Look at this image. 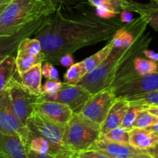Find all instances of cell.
I'll use <instances>...</instances> for the list:
<instances>
[{
  "mask_svg": "<svg viewBox=\"0 0 158 158\" xmlns=\"http://www.w3.org/2000/svg\"><path fill=\"white\" fill-rule=\"evenodd\" d=\"M28 149L37 154H48L57 158H74L76 154L64 145L50 143L41 137H32Z\"/></svg>",
  "mask_w": 158,
  "mask_h": 158,
  "instance_id": "cell-14",
  "label": "cell"
},
{
  "mask_svg": "<svg viewBox=\"0 0 158 158\" xmlns=\"http://www.w3.org/2000/svg\"><path fill=\"white\" fill-rule=\"evenodd\" d=\"M131 158H150V157H149L147 154H145V152L143 153V154H139V155H137V156H135V157H133Z\"/></svg>",
  "mask_w": 158,
  "mask_h": 158,
  "instance_id": "cell-43",
  "label": "cell"
},
{
  "mask_svg": "<svg viewBox=\"0 0 158 158\" xmlns=\"http://www.w3.org/2000/svg\"><path fill=\"white\" fill-rule=\"evenodd\" d=\"M16 52L30 54V55H39L42 52V46L40 42L37 38L26 37L20 42Z\"/></svg>",
  "mask_w": 158,
  "mask_h": 158,
  "instance_id": "cell-25",
  "label": "cell"
},
{
  "mask_svg": "<svg viewBox=\"0 0 158 158\" xmlns=\"http://www.w3.org/2000/svg\"><path fill=\"white\" fill-rule=\"evenodd\" d=\"M74 158H75V157H74Z\"/></svg>",
  "mask_w": 158,
  "mask_h": 158,
  "instance_id": "cell-48",
  "label": "cell"
},
{
  "mask_svg": "<svg viewBox=\"0 0 158 158\" xmlns=\"http://www.w3.org/2000/svg\"><path fill=\"white\" fill-rule=\"evenodd\" d=\"M42 75L47 80H57L59 79V73L57 69L54 67V64L50 62H45L42 64Z\"/></svg>",
  "mask_w": 158,
  "mask_h": 158,
  "instance_id": "cell-32",
  "label": "cell"
},
{
  "mask_svg": "<svg viewBox=\"0 0 158 158\" xmlns=\"http://www.w3.org/2000/svg\"><path fill=\"white\" fill-rule=\"evenodd\" d=\"M123 25L118 19H102L93 14L67 15L60 7H56L33 35L40 42L45 62L58 65L65 54L111 40Z\"/></svg>",
  "mask_w": 158,
  "mask_h": 158,
  "instance_id": "cell-1",
  "label": "cell"
},
{
  "mask_svg": "<svg viewBox=\"0 0 158 158\" xmlns=\"http://www.w3.org/2000/svg\"><path fill=\"white\" fill-rule=\"evenodd\" d=\"M15 58L19 75H21L22 73L29 70L36 65L45 62L43 52L39 55H30V54L16 52Z\"/></svg>",
  "mask_w": 158,
  "mask_h": 158,
  "instance_id": "cell-22",
  "label": "cell"
},
{
  "mask_svg": "<svg viewBox=\"0 0 158 158\" xmlns=\"http://www.w3.org/2000/svg\"><path fill=\"white\" fill-rule=\"evenodd\" d=\"M111 88L117 98L158 90V73L139 76L131 69L116 80Z\"/></svg>",
  "mask_w": 158,
  "mask_h": 158,
  "instance_id": "cell-5",
  "label": "cell"
},
{
  "mask_svg": "<svg viewBox=\"0 0 158 158\" xmlns=\"http://www.w3.org/2000/svg\"><path fill=\"white\" fill-rule=\"evenodd\" d=\"M124 99H125L129 103H136L144 106H151V105L158 106V90L131 96Z\"/></svg>",
  "mask_w": 158,
  "mask_h": 158,
  "instance_id": "cell-26",
  "label": "cell"
},
{
  "mask_svg": "<svg viewBox=\"0 0 158 158\" xmlns=\"http://www.w3.org/2000/svg\"><path fill=\"white\" fill-rule=\"evenodd\" d=\"M0 158H6V157H5V156H3L2 154H0Z\"/></svg>",
  "mask_w": 158,
  "mask_h": 158,
  "instance_id": "cell-44",
  "label": "cell"
},
{
  "mask_svg": "<svg viewBox=\"0 0 158 158\" xmlns=\"http://www.w3.org/2000/svg\"><path fill=\"white\" fill-rule=\"evenodd\" d=\"M12 111L19 120L27 126L28 120L35 111L39 96L31 94L20 82V77L14 79L7 88Z\"/></svg>",
  "mask_w": 158,
  "mask_h": 158,
  "instance_id": "cell-6",
  "label": "cell"
},
{
  "mask_svg": "<svg viewBox=\"0 0 158 158\" xmlns=\"http://www.w3.org/2000/svg\"><path fill=\"white\" fill-rule=\"evenodd\" d=\"M150 1H153V2H158V0H150Z\"/></svg>",
  "mask_w": 158,
  "mask_h": 158,
  "instance_id": "cell-46",
  "label": "cell"
},
{
  "mask_svg": "<svg viewBox=\"0 0 158 158\" xmlns=\"http://www.w3.org/2000/svg\"><path fill=\"white\" fill-rule=\"evenodd\" d=\"M9 1L10 0H0V12L3 10V9L6 7V6Z\"/></svg>",
  "mask_w": 158,
  "mask_h": 158,
  "instance_id": "cell-42",
  "label": "cell"
},
{
  "mask_svg": "<svg viewBox=\"0 0 158 158\" xmlns=\"http://www.w3.org/2000/svg\"><path fill=\"white\" fill-rule=\"evenodd\" d=\"M42 64L39 63L20 75L23 86L34 96L42 95Z\"/></svg>",
  "mask_w": 158,
  "mask_h": 158,
  "instance_id": "cell-19",
  "label": "cell"
},
{
  "mask_svg": "<svg viewBox=\"0 0 158 158\" xmlns=\"http://www.w3.org/2000/svg\"><path fill=\"white\" fill-rule=\"evenodd\" d=\"M27 127L31 133V139L33 137H41L50 143L64 145L63 138L66 126L56 123L37 110L28 120Z\"/></svg>",
  "mask_w": 158,
  "mask_h": 158,
  "instance_id": "cell-9",
  "label": "cell"
},
{
  "mask_svg": "<svg viewBox=\"0 0 158 158\" xmlns=\"http://www.w3.org/2000/svg\"><path fill=\"white\" fill-rule=\"evenodd\" d=\"M90 149L100 151L110 158H131L144 153L143 151L136 149L129 144L107 140L102 135Z\"/></svg>",
  "mask_w": 158,
  "mask_h": 158,
  "instance_id": "cell-13",
  "label": "cell"
},
{
  "mask_svg": "<svg viewBox=\"0 0 158 158\" xmlns=\"http://www.w3.org/2000/svg\"><path fill=\"white\" fill-rule=\"evenodd\" d=\"M63 83L59 79L47 80L42 86V94H54L58 92L62 87Z\"/></svg>",
  "mask_w": 158,
  "mask_h": 158,
  "instance_id": "cell-31",
  "label": "cell"
},
{
  "mask_svg": "<svg viewBox=\"0 0 158 158\" xmlns=\"http://www.w3.org/2000/svg\"><path fill=\"white\" fill-rule=\"evenodd\" d=\"M156 63H157V69H156V73H158V62H156Z\"/></svg>",
  "mask_w": 158,
  "mask_h": 158,
  "instance_id": "cell-45",
  "label": "cell"
},
{
  "mask_svg": "<svg viewBox=\"0 0 158 158\" xmlns=\"http://www.w3.org/2000/svg\"><path fill=\"white\" fill-rule=\"evenodd\" d=\"M27 150L20 137L0 133V154L6 158H28Z\"/></svg>",
  "mask_w": 158,
  "mask_h": 158,
  "instance_id": "cell-16",
  "label": "cell"
},
{
  "mask_svg": "<svg viewBox=\"0 0 158 158\" xmlns=\"http://www.w3.org/2000/svg\"><path fill=\"white\" fill-rule=\"evenodd\" d=\"M151 40L149 33H143L129 47L113 48L105 60L94 70L85 74L78 84L86 88L91 94L111 88L116 80L133 69V60L143 54Z\"/></svg>",
  "mask_w": 158,
  "mask_h": 158,
  "instance_id": "cell-2",
  "label": "cell"
},
{
  "mask_svg": "<svg viewBox=\"0 0 158 158\" xmlns=\"http://www.w3.org/2000/svg\"><path fill=\"white\" fill-rule=\"evenodd\" d=\"M35 110L56 123L64 126L68 124L74 114L72 110L68 105L59 102L44 100L40 96L38 97L35 105Z\"/></svg>",
  "mask_w": 158,
  "mask_h": 158,
  "instance_id": "cell-12",
  "label": "cell"
},
{
  "mask_svg": "<svg viewBox=\"0 0 158 158\" xmlns=\"http://www.w3.org/2000/svg\"><path fill=\"white\" fill-rule=\"evenodd\" d=\"M122 9L136 12L147 20L155 31H158V2L150 1L149 3H139L133 0H122Z\"/></svg>",
  "mask_w": 158,
  "mask_h": 158,
  "instance_id": "cell-15",
  "label": "cell"
},
{
  "mask_svg": "<svg viewBox=\"0 0 158 158\" xmlns=\"http://www.w3.org/2000/svg\"><path fill=\"white\" fill-rule=\"evenodd\" d=\"M52 0H10L0 12V36L19 32L33 20L52 14Z\"/></svg>",
  "mask_w": 158,
  "mask_h": 158,
  "instance_id": "cell-3",
  "label": "cell"
},
{
  "mask_svg": "<svg viewBox=\"0 0 158 158\" xmlns=\"http://www.w3.org/2000/svg\"><path fill=\"white\" fill-rule=\"evenodd\" d=\"M119 20L122 22L123 24H126V23H131L133 20V14H132L131 11H129L127 9H123L119 13Z\"/></svg>",
  "mask_w": 158,
  "mask_h": 158,
  "instance_id": "cell-36",
  "label": "cell"
},
{
  "mask_svg": "<svg viewBox=\"0 0 158 158\" xmlns=\"http://www.w3.org/2000/svg\"><path fill=\"white\" fill-rule=\"evenodd\" d=\"M85 73L81 62L74 63L69 67L64 75V83L68 84H78Z\"/></svg>",
  "mask_w": 158,
  "mask_h": 158,
  "instance_id": "cell-27",
  "label": "cell"
},
{
  "mask_svg": "<svg viewBox=\"0 0 158 158\" xmlns=\"http://www.w3.org/2000/svg\"><path fill=\"white\" fill-rule=\"evenodd\" d=\"M101 126L80 114H74L65 127L63 143L74 153L89 150L100 138Z\"/></svg>",
  "mask_w": 158,
  "mask_h": 158,
  "instance_id": "cell-4",
  "label": "cell"
},
{
  "mask_svg": "<svg viewBox=\"0 0 158 158\" xmlns=\"http://www.w3.org/2000/svg\"><path fill=\"white\" fill-rule=\"evenodd\" d=\"M158 121V117L153 115L146 109L143 110L138 115L135 122L134 127L136 128H149Z\"/></svg>",
  "mask_w": 158,
  "mask_h": 158,
  "instance_id": "cell-29",
  "label": "cell"
},
{
  "mask_svg": "<svg viewBox=\"0 0 158 158\" xmlns=\"http://www.w3.org/2000/svg\"><path fill=\"white\" fill-rule=\"evenodd\" d=\"M75 158H110L100 151L95 150H86L76 153Z\"/></svg>",
  "mask_w": 158,
  "mask_h": 158,
  "instance_id": "cell-33",
  "label": "cell"
},
{
  "mask_svg": "<svg viewBox=\"0 0 158 158\" xmlns=\"http://www.w3.org/2000/svg\"><path fill=\"white\" fill-rule=\"evenodd\" d=\"M143 54L147 57V59L150 60H153V61L158 62V52H154L153 50H150V49H144Z\"/></svg>",
  "mask_w": 158,
  "mask_h": 158,
  "instance_id": "cell-37",
  "label": "cell"
},
{
  "mask_svg": "<svg viewBox=\"0 0 158 158\" xmlns=\"http://www.w3.org/2000/svg\"><path fill=\"white\" fill-rule=\"evenodd\" d=\"M144 109H145V106H142V105L129 103V106L124 115L121 126L128 131L133 129L134 127L135 122H136L138 115Z\"/></svg>",
  "mask_w": 158,
  "mask_h": 158,
  "instance_id": "cell-24",
  "label": "cell"
},
{
  "mask_svg": "<svg viewBox=\"0 0 158 158\" xmlns=\"http://www.w3.org/2000/svg\"><path fill=\"white\" fill-rule=\"evenodd\" d=\"M19 77L14 55L6 57L0 63V94L7 89L14 79Z\"/></svg>",
  "mask_w": 158,
  "mask_h": 158,
  "instance_id": "cell-20",
  "label": "cell"
},
{
  "mask_svg": "<svg viewBox=\"0 0 158 158\" xmlns=\"http://www.w3.org/2000/svg\"><path fill=\"white\" fill-rule=\"evenodd\" d=\"M150 158H158V143L147 151H143Z\"/></svg>",
  "mask_w": 158,
  "mask_h": 158,
  "instance_id": "cell-39",
  "label": "cell"
},
{
  "mask_svg": "<svg viewBox=\"0 0 158 158\" xmlns=\"http://www.w3.org/2000/svg\"><path fill=\"white\" fill-rule=\"evenodd\" d=\"M27 156L28 158H57L54 157V156L48 155V154H40L31 151V150H27Z\"/></svg>",
  "mask_w": 158,
  "mask_h": 158,
  "instance_id": "cell-38",
  "label": "cell"
},
{
  "mask_svg": "<svg viewBox=\"0 0 158 158\" xmlns=\"http://www.w3.org/2000/svg\"><path fill=\"white\" fill-rule=\"evenodd\" d=\"M50 15H45L40 19L33 20L19 32L10 35L0 36V63L6 57L16 53L20 42L26 37H31L40 29L43 25L46 23Z\"/></svg>",
  "mask_w": 158,
  "mask_h": 158,
  "instance_id": "cell-11",
  "label": "cell"
},
{
  "mask_svg": "<svg viewBox=\"0 0 158 158\" xmlns=\"http://www.w3.org/2000/svg\"><path fill=\"white\" fill-rule=\"evenodd\" d=\"M145 109L147 110L148 112L152 114L153 115L156 116L158 117V106L157 105H151V106H145Z\"/></svg>",
  "mask_w": 158,
  "mask_h": 158,
  "instance_id": "cell-40",
  "label": "cell"
},
{
  "mask_svg": "<svg viewBox=\"0 0 158 158\" xmlns=\"http://www.w3.org/2000/svg\"><path fill=\"white\" fill-rule=\"evenodd\" d=\"M129 145L140 151H147L158 143V134L148 128L133 127L129 131Z\"/></svg>",
  "mask_w": 158,
  "mask_h": 158,
  "instance_id": "cell-18",
  "label": "cell"
},
{
  "mask_svg": "<svg viewBox=\"0 0 158 158\" xmlns=\"http://www.w3.org/2000/svg\"><path fill=\"white\" fill-rule=\"evenodd\" d=\"M129 131L125 128L122 127V126H119L112 131H108L105 134H102L104 138L107 139L111 141L116 142V143H125V144H129Z\"/></svg>",
  "mask_w": 158,
  "mask_h": 158,
  "instance_id": "cell-28",
  "label": "cell"
},
{
  "mask_svg": "<svg viewBox=\"0 0 158 158\" xmlns=\"http://www.w3.org/2000/svg\"><path fill=\"white\" fill-rule=\"evenodd\" d=\"M148 129L150 130L151 131H153V132H154L155 134H158V121H156L154 124L150 126Z\"/></svg>",
  "mask_w": 158,
  "mask_h": 158,
  "instance_id": "cell-41",
  "label": "cell"
},
{
  "mask_svg": "<svg viewBox=\"0 0 158 158\" xmlns=\"http://www.w3.org/2000/svg\"><path fill=\"white\" fill-rule=\"evenodd\" d=\"M95 15L102 19H111L116 18L118 14L106 8L98 6V7H95Z\"/></svg>",
  "mask_w": 158,
  "mask_h": 158,
  "instance_id": "cell-34",
  "label": "cell"
},
{
  "mask_svg": "<svg viewBox=\"0 0 158 158\" xmlns=\"http://www.w3.org/2000/svg\"><path fill=\"white\" fill-rule=\"evenodd\" d=\"M0 133L18 136L29 148L31 133L27 126L22 123L14 115L8 90L0 94Z\"/></svg>",
  "mask_w": 158,
  "mask_h": 158,
  "instance_id": "cell-7",
  "label": "cell"
},
{
  "mask_svg": "<svg viewBox=\"0 0 158 158\" xmlns=\"http://www.w3.org/2000/svg\"><path fill=\"white\" fill-rule=\"evenodd\" d=\"M90 5L94 7L102 6L106 8L116 14H119L122 9V0H88Z\"/></svg>",
  "mask_w": 158,
  "mask_h": 158,
  "instance_id": "cell-30",
  "label": "cell"
},
{
  "mask_svg": "<svg viewBox=\"0 0 158 158\" xmlns=\"http://www.w3.org/2000/svg\"><path fill=\"white\" fill-rule=\"evenodd\" d=\"M59 64L61 65L64 67H71L72 65L74 64V57H73L72 54H65V55L62 56L59 60Z\"/></svg>",
  "mask_w": 158,
  "mask_h": 158,
  "instance_id": "cell-35",
  "label": "cell"
},
{
  "mask_svg": "<svg viewBox=\"0 0 158 158\" xmlns=\"http://www.w3.org/2000/svg\"><path fill=\"white\" fill-rule=\"evenodd\" d=\"M92 94L79 84H68L63 83L58 92L54 94H42L43 100L56 101L68 105L74 114H79Z\"/></svg>",
  "mask_w": 158,
  "mask_h": 158,
  "instance_id": "cell-8",
  "label": "cell"
},
{
  "mask_svg": "<svg viewBox=\"0 0 158 158\" xmlns=\"http://www.w3.org/2000/svg\"><path fill=\"white\" fill-rule=\"evenodd\" d=\"M133 69L139 76H146L156 72L157 63L156 62L145 59L141 56L135 57L133 60Z\"/></svg>",
  "mask_w": 158,
  "mask_h": 158,
  "instance_id": "cell-23",
  "label": "cell"
},
{
  "mask_svg": "<svg viewBox=\"0 0 158 158\" xmlns=\"http://www.w3.org/2000/svg\"><path fill=\"white\" fill-rule=\"evenodd\" d=\"M113 46L112 43L111 42L105 45L102 49L97 52L96 53L93 54L91 56L88 57V58L85 59L81 62V63L82 68H83L84 71H85V74L89 73L92 72L93 70L96 69L104 60H105L108 54L111 52L112 50Z\"/></svg>",
  "mask_w": 158,
  "mask_h": 158,
  "instance_id": "cell-21",
  "label": "cell"
},
{
  "mask_svg": "<svg viewBox=\"0 0 158 158\" xmlns=\"http://www.w3.org/2000/svg\"><path fill=\"white\" fill-rule=\"evenodd\" d=\"M58 1H60V2H63V1H65V0H58Z\"/></svg>",
  "mask_w": 158,
  "mask_h": 158,
  "instance_id": "cell-47",
  "label": "cell"
},
{
  "mask_svg": "<svg viewBox=\"0 0 158 158\" xmlns=\"http://www.w3.org/2000/svg\"><path fill=\"white\" fill-rule=\"evenodd\" d=\"M129 106V102L124 98H117L110 108L105 120L101 125V133L105 134L108 131L121 126L122 119Z\"/></svg>",
  "mask_w": 158,
  "mask_h": 158,
  "instance_id": "cell-17",
  "label": "cell"
},
{
  "mask_svg": "<svg viewBox=\"0 0 158 158\" xmlns=\"http://www.w3.org/2000/svg\"><path fill=\"white\" fill-rule=\"evenodd\" d=\"M116 99L112 88L102 89L92 94L79 114L101 126Z\"/></svg>",
  "mask_w": 158,
  "mask_h": 158,
  "instance_id": "cell-10",
  "label": "cell"
}]
</instances>
